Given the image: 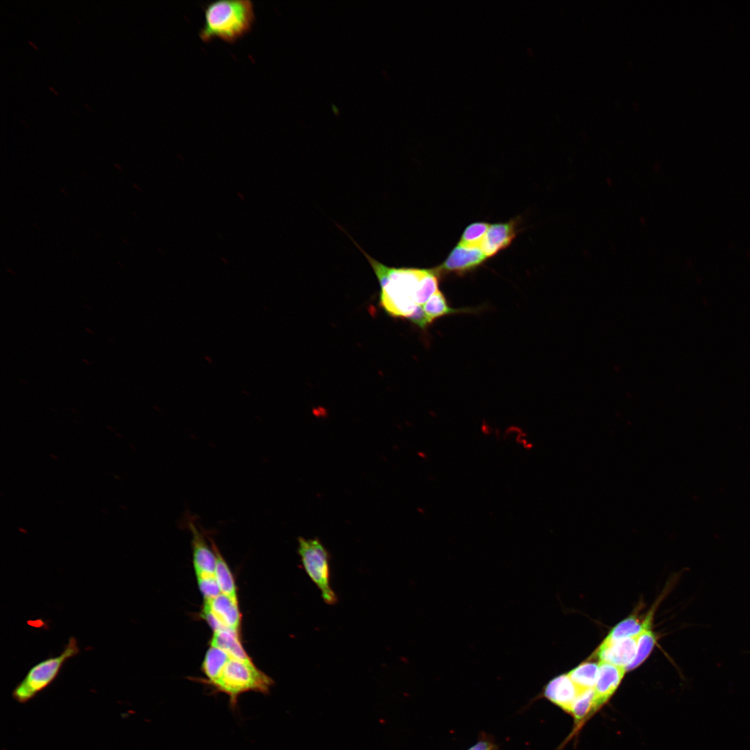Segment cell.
<instances>
[{
  "mask_svg": "<svg viewBox=\"0 0 750 750\" xmlns=\"http://www.w3.org/2000/svg\"><path fill=\"white\" fill-rule=\"evenodd\" d=\"M578 691L567 674L558 675L544 686L543 695L550 701L570 712Z\"/></svg>",
  "mask_w": 750,
  "mask_h": 750,
  "instance_id": "10",
  "label": "cell"
},
{
  "mask_svg": "<svg viewBox=\"0 0 750 750\" xmlns=\"http://www.w3.org/2000/svg\"><path fill=\"white\" fill-rule=\"evenodd\" d=\"M210 545L215 553L216 565L215 569V577L222 594L228 595L233 599H238L237 588L232 572L222 556L218 547L210 536L208 537Z\"/></svg>",
  "mask_w": 750,
  "mask_h": 750,
  "instance_id": "14",
  "label": "cell"
},
{
  "mask_svg": "<svg viewBox=\"0 0 750 750\" xmlns=\"http://www.w3.org/2000/svg\"><path fill=\"white\" fill-rule=\"evenodd\" d=\"M656 642L655 634L650 626L644 628L638 635L636 653L632 662L626 667V670H632L640 665L649 656Z\"/></svg>",
  "mask_w": 750,
  "mask_h": 750,
  "instance_id": "20",
  "label": "cell"
},
{
  "mask_svg": "<svg viewBox=\"0 0 750 750\" xmlns=\"http://www.w3.org/2000/svg\"><path fill=\"white\" fill-rule=\"evenodd\" d=\"M80 651L76 639L72 636L62 652L33 665L24 678L15 687L12 697L19 703L24 704L47 688L58 676L63 665Z\"/></svg>",
  "mask_w": 750,
  "mask_h": 750,
  "instance_id": "4",
  "label": "cell"
},
{
  "mask_svg": "<svg viewBox=\"0 0 750 750\" xmlns=\"http://www.w3.org/2000/svg\"><path fill=\"white\" fill-rule=\"evenodd\" d=\"M468 750H494V747L487 741H480Z\"/></svg>",
  "mask_w": 750,
  "mask_h": 750,
  "instance_id": "23",
  "label": "cell"
},
{
  "mask_svg": "<svg viewBox=\"0 0 750 750\" xmlns=\"http://www.w3.org/2000/svg\"><path fill=\"white\" fill-rule=\"evenodd\" d=\"M489 227V224L485 222L471 224L464 231L458 244L469 248H481Z\"/></svg>",
  "mask_w": 750,
  "mask_h": 750,
  "instance_id": "21",
  "label": "cell"
},
{
  "mask_svg": "<svg viewBox=\"0 0 750 750\" xmlns=\"http://www.w3.org/2000/svg\"><path fill=\"white\" fill-rule=\"evenodd\" d=\"M651 618V612L642 622L635 616L627 617L615 625L605 639L609 641H617L637 635L644 628L650 626Z\"/></svg>",
  "mask_w": 750,
  "mask_h": 750,
  "instance_id": "16",
  "label": "cell"
},
{
  "mask_svg": "<svg viewBox=\"0 0 750 750\" xmlns=\"http://www.w3.org/2000/svg\"><path fill=\"white\" fill-rule=\"evenodd\" d=\"M230 658V656L225 651L210 645L202 662L201 670L206 678L202 682L207 685L213 682Z\"/></svg>",
  "mask_w": 750,
  "mask_h": 750,
  "instance_id": "15",
  "label": "cell"
},
{
  "mask_svg": "<svg viewBox=\"0 0 750 750\" xmlns=\"http://www.w3.org/2000/svg\"><path fill=\"white\" fill-rule=\"evenodd\" d=\"M598 666V676L594 691L596 703L599 708L615 693L626 669L606 661H599Z\"/></svg>",
  "mask_w": 750,
  "mask_h": 750,
  "instance_id": "9",
  "label": "cell"
},
{
  "mask_svg": "<svg viewBox=\"0 0 750 750\" xmlns=\"http://www.w3.org/2000/svg\"><path fill=\"white\" fill-rule=\"evenodd\" d=\"M598 664L585 662L567 673V675L576 687L578 692L594 689L598 676Z\"/></svg>",
  "mask_w": 750,
  "mask_h": 750,
  "instance_id": "17",
  "label": "cell"
},
{
  "mask_svg": "<svg viewBox=\"0 0 750 750\" xmlns=\"http://www.w3.org/2000/svg\"><path fill=\"white\" fill-rule=\"evenodd\" d=\"M422 307L431 323L447 315L467 311V309H455L450 307L445 297L440 290L432 295Z\"/></svg>",
  "mask_w": 750,
  "mask_h": 750,
  "instance_id": "19",
  "label": "cell"
},
{
  "mask_svg": "<svg viewBox=\"0 0 750 750\" xmlns=\"http://www.w3.org/2000/svg\"><path fill=\"white\" fill-rule=\"evenodd\" d=\"M485 258L481 248H469L458 244L440 267L435 270L438 274L439 272L461 274L477 267Z\"/></svg>",
  "mask_w": 750,
  "mask_h": 750,
  "instance_id": "8",
  "label": "cell"
},
{
  "mask_svg": "<svg viewBox=\"0 0 750 750\" xmlns=\"http://www.w3.org/2000/svg\"><path fill=\"white\" fill-rule=\"evenodd\" d=\"M274 683L273 679L252 661L231 658L218 677L208 685L215 693L226 694L230 708L234 710L238 708V699L242 694L249 692L267 694Z\"/></svg>",
  "mask_w": 750,
  "mask_h": 750,
  "instance_id": "3",
  "label": "cell"
},
{
  "mask_svg": "<svg viewBox=\"0 0 750 750\" xmlns=\"http://www.w3.org/2000/svg\"><path fill=\"white\" fill-rule=\"evenodd\" d=\"M638 635L617 641L604 639L594 655L599 661H606L626 669L635 656Z\"/></svg>",
  "mask_w": 750,
  "mask_h": 750,
  "instance_id": "7",
  "label": "cell"
},
{
  "mask_svg": "<svg viewBox=\"0 0 750 750\" xmlns=\"http://www.w3.org/2000/svg\"><path fill=\"white\" fill-rule=\"evenodd\" d=\"M204 602L224 628L240 631L242 616L238 599L221 593L215 598Z\"/></svg>",
  "mask_w": 750,
  "mask_h": 750,
  "instance_id": "11",
  "label": "cell"
},
{
  "mask_svg": "<svg viewBox=\"0 0 750 750\" xmlns=\"http://www.w3.org/2000/svg\"><path fill=\"white\" fill-rule=\"evenodd\" d=\"M210 645L223 649L232 658L243 661H251V658L242 647L240 638V631H238L226 628L213 632Z\"/></svg>",
  "mask_w": 750,
  "mask_h": 750,
  "instance_id": "13",
  "label": "cell"
},
{
  "mask_svg": "<svg viewBox=\"0 0 750 750\" xmlns=\"http://www.w3.org/2000/svg\"><path fill=\"white\" fill-rule=\"evenodd\" d=\"M298 553L306 574L320 591L328 605L338 602V596L331 586L330 555L317 539L298 538Z\"/></svg>",
  "mask_w": 750,
  "mask_h": 750,
  "instance_id": "5",
  "label": "cell"
},
{
  "mask_svg": "<svg viewBox=\"0 0 750 750\" xmlns=\"http://www.w3.org/2000/svg\"><path fill=\"white\" fill-rule=\"evenodd\" d=\"M204 23L199 38L204 42L218 38L229 44L248 33L255 22L254 6L249 0H219L203 6Z\"/></svg>",
  "mask_w": 750,
  "mask_h": 750,
  "instance_id": "2",
  "label": "cell"
},
{
  "mask_svg": "<svg viewBox=\"0 0 750 750\" xmlns=\"http://www.w3.org/2000/svg\"><path fill=\"white\" fill-rule=\"evenodd\" d=\"M516 233L515 221L494 224L490 226L481 249L486 257L494 256L510 244Z\"/></svg>",
  "mask_w": 750,
  "mask_h": 750,
  "instance_id": "12",
  "label": "cell"
},
{
  "mask_svg": "<svg viewBox=\"0 0 750 750\" xmlns=\"http://www.w3.org/2000/svg\"><path fill=\"white\" fill-rule=\"evenodd\" d=\"M354 243L378 280L380 304L390 316L408 319L438 290V274L435 269L389 267Z\"/></svg>",
  "mask_w": 750,
  "mask_h": 750,
  "instance_id": "1",
  "label": "cell"
},
{
  "mask_svg": "<svg viewBox=\"0 0 750 750\" xmlns=\"http://www.w3.org/2000/svg\"><path fill=\"white\" fill-rule=\"evenodd\" d=\"M188 526L192 534V558L197 576L215 575L216 565L215 553L207 544L204 532H201L196 522L188 517Z\"/></svg>",
  "mask_w": 750,
  "mask_h": 750,
  "instance_id": "6",
  "label": "cell"
},
{
  "mask_svg": "<svg viewBox=\"0 0 750 750\" xmlns=\"http://www.w3.org/2000/svg\"><path fill=\"white\" fill-rule=\"evenodd\" d=\"M597 709L594 689H589L578 693L569 713L579 724Z\"/></svg>",
  "mask_w": 750,
  "mask_h": 750,
  "instance_id": "18",
  "label": "cell"
},
{
  "mask_svg": "<svg viewBox=\"0 0 750 750\" xmlns=\"http://www.w3.org/2000/svg\"><path fill=\"white\" fill-rule=\"evenodd\" d=\"M197 579L204 601L212 599L222 593L215 575L197 576Z\"/></svg>",
  "mask_w": 750,
  "mask_h": 750,
  "instance_id": "22",
  "label": "cell"
}]
</instances>
